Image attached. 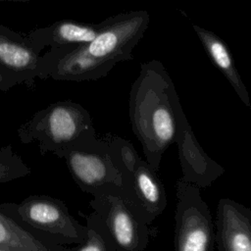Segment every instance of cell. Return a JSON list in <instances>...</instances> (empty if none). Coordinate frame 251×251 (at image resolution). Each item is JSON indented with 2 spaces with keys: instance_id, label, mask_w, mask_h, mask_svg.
<instances>
[{
  "instance_id": "cell-7",
  "label": "cell",
  "mask_w": 251,
  "mask_h": 251,
  "mask_svg": "<svg viewBox=\"0 0 251 251\" xmlns=\"http://www.w3.org/2000/svg\"><path fill=\"white\" fill-rule=\"evenodd\" d=\"M176 191L175 251H214L215 224L200 188L179 178Z\"/></svg>"
},
{
  "instance_id": "cell-19",
  "label": "cell",
  "mask_w": 251,
  "mask_h": 251,
  "mask_svg": "<svg viewBox=\"0 0 251 251\" xmlns=\"http://www.w3.org/2000/svg\"><path fill=\"white\" fill-rule=\"evenodd\" d=\"M0 251H7V250H5V249H2V248H0Z\"/></svg>"
},
{
  "instance_id": "cell-16",
  "label": "cell",
  "mask_w": 251,
  "mask_h": 251,
  "mask_svg": "<svg viewBox=\"0 0 251 251\" xmlns=\"http://www.w3.org/2000/svg\"><path fill=\"white\" fill-rule=\"evenodd\" d=\"M31 169L11 144L0 147V184L28 176Z\"/></svg>"
},
{
  "instance_id": "cell-4",
  "label": "cell",
  "mask_w": 251,
  "mask_h": 251,
  "mask_svg": "<svg viewBox=\"0 0 251 251\" xmlns=\"http://www.w3.org/2000/svg\"><path fill=\"white\" fill-rule=\"evenodd\" d=\"M103 136L108 143L111 160L121 176L123 200L140 220L150 225L167 207L163 182L128 140L111 133Z\"/></svg>"
},
{
  "instance_id": "cell-17",
  "label": "cell",
  "mask_w": 251,
  "mask_h": 251,
  "mask_svg": "<svg viewBox=\"0 0 251 251\" xmlns=\"http://www.w3.org/2000/svg\"><path fill=\"white\" fill-rule=\"evenodd\" d=\"M15 85L11 81V79L0 70V91H8L9 89L13 88Z\"/></svg>"
},
{
  "instance_id": "cell-3",
  "label": "cell",
  "mask_w": 251,
  "mask_h": 251,
  "mask_svg": "<svg viewBox=\"0 0 251 251\" xmlns=\"http://www.w3.org/2000/svg\"><path fill=\"white\" fill-rule=\"evenodd\" d=\"M22 143L38 142L42 155L57 157L69 148L83 147L97 140L88 111L71 100L58 101L36 112L18 128Z\"/></svg>"
},
{
  "instance_id": "cell-13",
  "label": "cell",
  "mask_w": 251,
  "mask_h": 251,
  "mask_svg": "<svg viewBox=\"0 0 251 251\" xmlns=\"http://www.w3.org/2000/svg\"><path fill=\"white\" fill-rule=\"evenodd\" d=\"M0 248L7 251H69L52 237L23 226L1 208Z\"/></svg>"
},
{
  "instance_id": "cell-1",
  "label": "cell",
  "mask_w": 251,
  "mask_h": 251,
  "mask_svg": "<svg viewBox=\"0 0 251 251\" xmlns=\"http://www.w3.org/2000/svg\"><path fill=\"white\" fill-rule=\"evenodd\" d=\"M103 22L102 29L91 41L51 48L41 55V79L97 80L106 76L118 63L132 60V50L149 25V13L130 11Z\"/></svg>"
},
{
  "instance_id": "cell-8",
  "label": "cell",
  "mask_w": 251,
  "mask_h": 251,
  "mask_svg": "<svg viewBox=\"0 0 251 251\" xmlns=\"http://www.w3.org/2000/svg\"><path fill=\"white\" fill-rule=\"evenodd\" d=\"M59 158L65 160L72 178L82 192L92 195L107 185L121 186V176L111 160L104 136L90 145L66 149Z\"/></svg>"
},
{
  "instance_id": "cell-6",
  "label": "cell",
  "mask_w": 251,
  "mask_h": 251,
  "mask_svg": "<svg viewBox=\"0 0 251 251\" xmlns=\"http://www.w3.org/2000/svg\"><path fill=\"white\" fill-rule=\"evenodd\" d=\"M89 205L105 224L117 251H143L157 233L125 203L120 186L107 185L97 189Z\"/></svg>"
},
{
  "instance_id": "cell-15",
  "label": "cell",
  "mask_w": 251,
  "mask_h": 251,
  "mask_svg": "<svg viewBox=\"0 0 251 251\" xmlns=\"http://www.w3.org/2000/svg\"><path fill=\"white\" fill-rule=\"evenodd\" d=\"M86 220V239L69 251H117L116 245L101 218L93 211Z\"/></svg>"
},
{
  "instance_id": "cell-11",
  "label": "cell",
  "mask_w": 251,
  "mask_h": 251,
  "mask_svg": "<svg viewBox=\"0 0 251 251\" xmlns=\"http://www.w3.org/2000/svg\"><path fill=\"white\" fill-rule=\"evenodd\" d=\"M216 216L215 243L219 251H251V210L222 198Z\"/></svg>"
},
{
  "instance_id": "cell-2",
  "label": "cell",
  "mask_w": 251,
  "mask_h": 251,
  "mask_svg": "<svg viewBox=\"0 0 251 251\" xmlns=\"http://www.w3.org/2000/svg\"><path fill=\"white\" fill-rule=\"evenodd\" d=\"M180 110L179 97L164 65L158 60L141 64L130 88L128 112L146 162L156 172L163 154L175 143Z\"/></svg>"
},
{
  "instance_id": "cell-14",
  "label": "cell",
  "mask_w": 251,
  "mask_h": 251,
  "mask_svg": "<svg viewBox=\"0 0 251 251\" xmlns=\"http://www.w3.org/2000/svg\"><path fill=\"white\" fill-rule=\"evenodd\" d=\"M193 28L211 61L228 80L241 102L246 107L250 108L251 102L249 93L235 67L234 60L228 50V47L213 31L196 25H193Z\"/></svg>"
},
{
  "instance_id": "cell-5",
  "label": "cell",
  "mask_w": 251,
  "mask_h": 251,
  "mask_svg": "<svg viewBox=\"0 0 251 251\" xmlns=\"http://www.w3.org/2000/svg\"><path fill=\"white\" fill-rule=\"evenodd\" d=\"M0 208L23 226L46 234L62 245H77L86 239V226L70 214L60 199L31 195L20 203H1Z\"/></svg>"
},
{
  "instance_id": "cell-18",
  "label": "cell",
  "mask_w": 251,
  "mask_h": 251,
  "mask_svg": "<svg viewBox=\"0 0 251 251\" xmlns=\"http://www.w3.org/2000/svg\"><path fill=\"white\" fill-rule=\"evenodd\" d=\"M0 1H7V2H29L31 0H0Z\"/></svg>"
},
{
  "instance_id": "cell-12",
  "label": "cell",
  "mask_w": 251,
  "mask_h": 251,
  "mask_svg": "<svg viewBox=\"0 0 251 251\" xmlns=\"http://www.w3.org/2000/svg\"><path fill=\"white\" fill-rule=\"evenodd\" d=\"M103 25L104 22L85 24L73 20H62L51 25L35 28L26 34L41 52L45 48H61L89 42L96 37Z\"/></svg>"
},
{
  "instance_id": "cell-9",
  "label": "cell",
  "mask_w": 251,
  "mask_h": 251,
  "mask_svg": "<svg viewBox=\"0 0 251 251\" xmlns=\"http://www.w3.org/2000/svg\"><path fill=\"white\" fill-rule=\"evenodd\" d=\"M0 70L14 85L31 86L41 78V52L27 34L0 24Z\"/></svg>"
},
{
  "instance_id": "cell-10",
  "label": "cell",
  "mask_w": 251,
  "mask_h": 251,
  "mask_svg": "<svg viewBox=\"0 0 251 251\" xmlns=\"http://www.w3.org/2000/svg\"><path fill=\"white\" fill-rule=\"evenodd\" d=\"M175 143L177 146L182 173L180 178L184 181L199 188H205L211 186L226 172L223 166L210 158L204 151L193 133L183 110H180L177 116Z\"/></svg>"
}]
</instances>
